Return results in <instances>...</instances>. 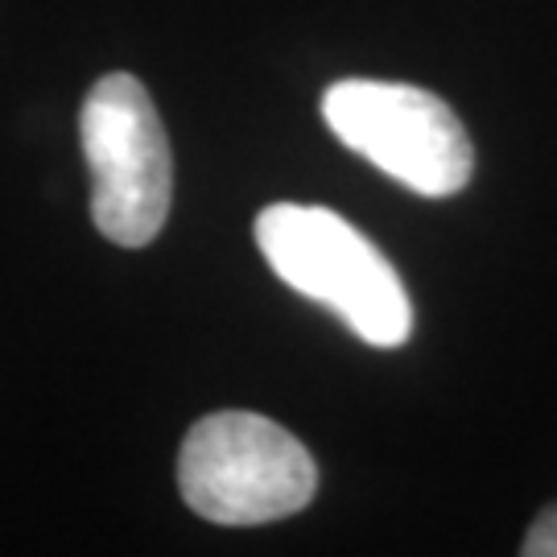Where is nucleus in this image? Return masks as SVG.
Segmentation results:
<instances>
[{
    "label": "nucleus",
    "instance_id": "f257e3e1",
    "mask_svg": "<svg viewBox=\"0 0 557 557\" xmlns=\"http://www.w3.org/2000/svg\"><path fill=\"white\" fill-rule=\"evenodd\" d=\"M257 244L289 289L335 310L363 343L400 347L409 338L413 306L393 260L343 215L273 202L257 215Z\"/></svg>",
    "mask_w": 557,
    "mask_h": 557
},
{
    "label": "nucleus",
    "instance_id": "f03ea898",
    "mask_svg": "<svg viewBox=\"0 0 557 557\" xmlns=\"http://www.w3.org/2000/svg\"><path fill=\"white\" fill-rule=\"evenodd\" d=\"M186 508L215 524H269L301 512L319 492V467L289 430L260 413H211L178 450Z\"/></svg>",
    "mask_w": 557,
    "mask_h": 557
},
{
    "label": "nucleus",
    "instance_id": "7ed1b4c3",
    "mask_svg": "<svg viewBox=\"0 0 557 557\" xmlns=\"http://www.w3.org/2000/svg\"><path fill=\"white\" fill-rule=\"evenodd\" d=\"M83 158L91 170V220L120 248L161 236L174 202L170 137L137 75H103L79 112Z\"/></svg>",
    "mask_w": 557,
    "mask_h": 557
},
{
    "label": "nucleus",
    "instance_id": "20e7f679",
    "mask_svg": "<svg viewBox=\"0 0 557 557\" xmlns=\"http://www.w3.org/2000/svg\"><path fill=\"white\" fill-rule=\"evenodd\" d=\"M322 120L351 153L425 199L458 195L475 174V145L455 108L409 83L338 79L322 96Z\"/></svg>",
    "mask_w": 557,
    "mask_h": 557
},
{
    "label": "nucleus",
    "instance_id": "39448f33",
    "mask_svg": "<svg viewBox=\"0 0 557 557\" xmlns=\"http://www.w3.org/2000/svg\"><path fill=\"white\" fill-rule=\"evenodd\" d=\"M524 557H557V504H549L524 533V545H520Z\"/></svg>",
    "mask_w": 557,
    "mask_h": 557
}]
</instances>
